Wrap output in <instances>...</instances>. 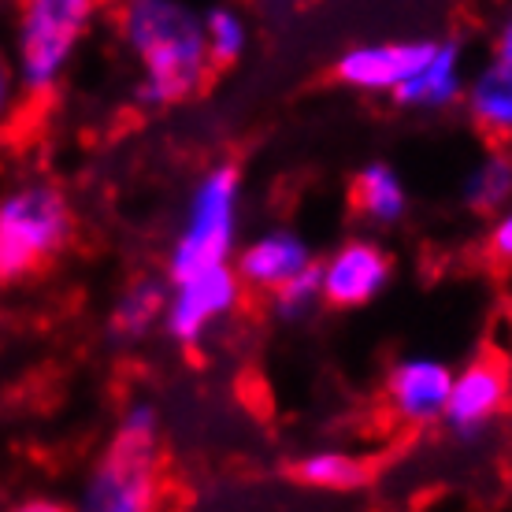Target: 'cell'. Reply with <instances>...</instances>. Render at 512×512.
Masks as SVG:
<instances>
[{
	"instance_id": "cell-16",
	"label": "cell",
	"mask_w": 512,
	"mask_h": 512,
	"mask_svg": "<svg viewBox=\"0 0 512 512\" xmlns=\"http://www.w3.org/2000/svg\"><path fill=\"white\" fill-rule=\"evenodd\" d=\"M294 479L308 490H320V494H334V498H346L357 490L368 487L372 468L368 461L342 446H320L308 449L294 461Z\"/></svg>"
},
{
	"instance_id": "cell-12",
	"label": "cell",
	"mask_w": 512,
	"mask_h": 512,
	"mask_svg": "<svg viewBox=\"0 0 512 512\" xmlns=\"http://www.w3.org/2000/svg\"><path fill=\"white\" fill-rule=\"evenodd\" d=\"M468 82V67H464V49L457 41H431V49L423 52L401 86H397L394 101L412 112H446L457 108Z\"/></svg>"
},
{
	"instance_id": "cell-18",
	"label": "cell",
	"mask_w": 512,
	"mask_h": 512,
	"mask_svg": "<svg viewBox=\"0 0 512 512\" xmlns=\"http://www.w3.org/2000/svg\"><path fill=\"white\" fill-rule=\"evenodd\" d=\"M201 23H205V45L212 64H238L249 49V19L231 4H216V8L201 12Z\"/></svg>"
},
{
	"instance_id": "cell-24",
	"label": "cell",
	"mask_w": 512,
	"mask_h": 512,
	"mask_svg": "<svg viewBox=\"0 0 512 512\" xmlns=\"http://www.w3.org/2000/svg\"><path fill=\"white\" fill-rule=\"evenodd\" d=\"M0 282H4V275H0Z\"/></svg>"
},
{
	"instance_id": "cell-3",
	"label": "cell",
	"mask_w": 512,
	"mask_h": 512,
	"mask_svg": "<svg viewBox=\"0 0 512 512\" xmlns=\"http://www.w3.org/2000/svg\"><path fill=\"white\" fill-rule=\"evenodd\" d=\"M104 0H19L12 67L30 97L60 90Z\"/></svg>"
},
{
	"instance_id": "cell-10",
	"label": "cell",
	"mask_w": 512,
	"mask_h": 512,
	"mask_svg": "<svg viewBox=\"0 0 512 512\" xmlns=\"http://www.w3.org/2000/svg\"><path fill=\"white\" fill-rule=\"evenodd\" d=\"M427 49H431L427 38L364 41V45H353L334 60V78L346 90L368 93V97H394L397 86L416 71Z\"/></svg>"
},
{
	"instance_id": "cell-6",
	"label": "cell",
	"mask_w": 512,
	"mask_h": 512,
	"mask_svg": "<svg viewBox=\"0 0 512 512\" xmlns=\"http://www.w3.org/2000/svg\"><path fill=\"white\" fill-rule=\"evenodd\" d=\"M242 297L245 282L238 279L234 264H212V268L167 279V305L160 331L182 349L201 346L219 323H227L238 312Z\"/></svg>"
},
{
	"instance_id": "cell-8",
	"label": "cell",
	"mask_w": 512,
	"mask_h": 512,
	"mask_svg": "<svg viewBox=\"0 0 512 512\" xmlns=\"http://www.w3.org/2000/svg\"><path fill=\"white\" fill-rule=\"evenodd\" d=\"M512 405V372L501 357H472L453 368V386L442 412L449 435L461 442H475L509 412Z\"/></svg>"
},
{
	"instance_id": "cell-5",
	"label": "cell",
	"mask_w": 512,
	"mask_h": 512,
	"mask_svg": "<svg viewBox=\"0 0 512 512\" xmlns=\"http://www.w3.org/2000/svg\"><path fill=\"white\" fill-rule=\"evenodd\" d=\"M75 234V208L49 179H23L0 190V275L26 279L64 253Z\"/></svg>"
},
{
	"instance_id": "cell-1",
	"label": "cell",
	"mask_w": 512,
	"mask_h": 512,
	"mask_svg": "<svg viewBox=\"0 0 512 512\" xmlns=\"http://www.w3.org/2000/svg\"><path fill=\"white\" fill-rule=\"evenodd\" d=\"M116 34L138 67L134 101L141 108H179L205 90L216 71L201 12L190 0H119Z\"/></svg>"
},
{
	"instance_id": "cell-20",
	"label": "cell",
	"mask_w": 512,
	"mask_h": 512,
	"mask_svg": "<svg viewBox=\"0 0 512 512\" xmlns=\"http://www.w3.org/2000/svg\"><path fill=\"white\" fill-rule=\"evenodd\" d=\"M487 249L490 256L512 268V201L505 208H498L494 216H490V227H487Z\"/></svg>"
},
{
	"instance_id": "cell-14",
	"label": "cell",
	"mask_w": 512,
	"mask_h": 512,
	"mask_svg": "<svg viewBox=\"0 0 512 512\" xmlns=\"http://www.w3.org/2000/svg\"><path fill=\"white\" fill-rule=\"evenodd\" d=\"M164 305H167V279L156 275H141L127 282L119 297L108 308V323L104 331L116 346H141L149 342L160 327H164Z\"/></svg>"
},
{
	"instance_id": "cell-17",
	"label": "cell",
	"mask_w": 512,
	"mask_h": 512,
	"mask_svg": "<svg viewBox=\"0 0 512 512\" xmlns=\"http://www.w3.org/2000/svg\"><path fill=\"white\" fill-rule=\"evenodd\" d=\"M512 201V145H490L461 179V205L472 216H494Z\"/></svg>"
},
{
	"instance_id": "cell-15",
	"label": "cell",
	"mask_w": 512,
	"mask_h": 512,
	"mask_svg": "<svg viewBox=\"0 0 512 512\" xmlns=\"http://www.w3.org/2000/svg\"><path fill=\"white\" fill-rule=\"evenodd\" d=\"M412 193L401 179V171L386 160H372L357 171L353 179V208L357 216L375 227V231H390L401 219L409 216Z\"/></svg>"
},
{
	"instance_id": "cell-11",
	"label": "cell",
	"mask_w": 512,
	"mask_h": 512,
	"mask_svg": "<svg viewBox=\"0 0 512 512\" xmlns=\"http://www.w3.org/2000/svg\"><path fill=\"white\" fill-rule=\"evenodd\" d=\"M312 264H316L312 242L290 227H268L245 245H238V253H234L238 279L245 282V290H260V294H271L275 286L301 275Z\"/></svg>"
},
{
	"instance_id": "cell-22",
	"label": "cell",
	"mask_w": 512,
	"mask_h": 512,
	"mask_svg": "<svg viewBox=\"0 0 512 512\" xmlns=\"http://www.w3.org/2000/svg\"><path fill=\"white\" fill-rule=\"evenodd\" d=\"M490 56L501 60V64H512V12L505 15L494 30V41H490Z\"/></svg>"
},
{
	"instance_id": "cell-21",
	"label": "cell",
	"mask_w": 512,
	"mask_h": 512,
	"mask_svg": "<svg viewBox=\"0 0 512 512\" xmlns=\"http://www.w3.org/2000/svg\"><path fill=\"white\" fill-rule=\"evenodd\" d=\"M15 101H19V78H15V67L0 60V123L15 112Z\"/></svg>"
},
{
	"instance_id": "cell-7",
	"label": "cell",
	"mask_w": 512,
	"mask_h": 512,
	"mask_svg": "<svg viewBox=\"0 0 512 512\" xmlns=\"http://www.w3.org/2000/svg\"><path fill=\"white\" fill-rule=\"evenodd\" d=\"M320 268V294L323 305L338 312H357L375 305L394 282V256L383 242L368 234L338 242L331 253L316 260Z\"/></svg>"
},
{
	"instance_id": "cell-4",
	"label": "cell",
	"mask_w": 512,
	"mask_h": 512,
	"mask_svg": "<svg viewBox=\"0 0 512 512\" xmlns=\"http://www.w3.org/2000/svg\"><path fill=\"white\" fill-rule=\"evenodd\" d=\"M238 245H242V171L234 164H216L186 193L179 227L167 249V279L212 264H234Z\"/></svg>"
},
{
	"instance_id": "cell-13",
	"label": "cell",
	"mask_w": 512,
	"mask_h": 512,
	"mask_svg": "<svg viewBox=\"0 0 512 512\" xmlns=\"http://www.w3.org/2000/svg\"><path fill=\"white\" fill-rule=\"evenodd\" d=\"M461 108L490 145H512V64L490 56L475 67L461 93Z\"/></svg>"
},
{
	"instance_id": "cell-9",
	"label": "cell",
	"mask_w": 512,
	"mask_h": 512,
	"mask_svg": "<svg viewBox=\"0 0 512 512\" xmlns=\"http://www.w3.org/2000/svg\"><path fill=\"white\" fill-rule=\"evenodd\" d=\"M449 386H453V364L431 357V353H409V357L394 360L386 372V409L397 423L416 427V431L442 423Z\"/></svg>"
},
{
	"instance_id": "cell-23",
	"label": "cell",
	"mask_w": 512,
	"mask_h": 512,
	"mask_svg": "<svg viewBox=\"0 0 512 512\" xmlns=\"http://www.w3.org/2000/svg\"><path fill=\"white\" fill-rule=\"evenodd\" d=\"M23 509H41V512H45V509H64V505H60V501H26Z\"/></svg>"
},
{
	"instance_id": "cell-19",
	"label": "cell",
	"mask_w": 512,
	"mask_h": 512,
	"mask_svg": "<svg viewBox=\"0 0 512 512\" xmlns=\"http://www.w3.org/2000/svg\"><path fill=\"white\" fill-rule=\"evenodd\" d=\"M268 297H271V312H275L282 323L308 320V316H312V312L323 305L320 268L312 264V268H305L301 275H294V279H286L282 286H275Z\"/></svg>"
},
{
	"instance_id": "cell-2",
	"label": "cell",
	"mask_w": 512,
	"mask_h": 512,
	"mask_svg": "<svg viewBox=\"0 0 512 512\" xmlns=\"http://www.w3.org/2000/svg\"><path fill=\"white\" fill-rule=\"evenodd\" d=\"M164 423L149 401H130L86 472L78 505L90 512H153L164 494Z\"/></svg>"
}]
</instances>
